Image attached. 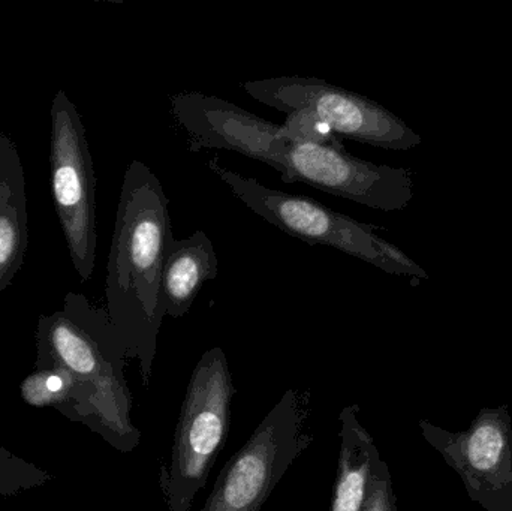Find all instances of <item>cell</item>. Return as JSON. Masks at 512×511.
<instances>
[{
	"label": "cell",
	"mask_w": 512,
	"mask_h": 511,
	"mask_svg": "<svg viewBox=\"0 0 512 511\" xmlns=\"http://www.w3.org/2000/svg\"><path fill=\"white\" fill-rule=\"evenodd\" d=\"M246 93L288 117H304L337 137L387 150H411L421 137L378 102L319 78L277 77L248 81Z\"/></svg>",
	"instance_id": "6"
},
{
	"label": "cell",
	"mask_w": 512,
	"mask_h": 511,
	"mask_svg": "<svg viewBox=\"0 0 512 511\" xmlns=\"http://www.w3.org/2000/svg\"><path fill=\"white\" fill-rule=\"evenodd\" d=\"M309 395L286 390L230 459L201 511H259L286 471L309 449Z\"/></svg>",
	"instance_id": "5"
},
{
	"label": "cell",
	"mask_w": 512,
	"mask_h": 511,
	"mask_svg": "<svg viewBox=\"0 0 512 511\" xmlns=\"http://www.w3.org/2000/svg\"><path fill=\"white\" fill-rule=\"evenodd\" d=\"M209 168L242 203L283 233L309 245L339 249L391 275L429 279L411 257L379 237L370 225L334 212L312 198L267 188L258 180L221 167L216 158L209 162Z\"/></svg>",
	"instance_id": "4"
},
{
	"label": "cell",
	"mask_w": 512,
	"mask_h": 511,
	"mask_svg": "<svg viewBox=\"0 0 512 511\" xmlns=\"http://www.w3.org/2000/svg\"><path fill=\"white\" fill-rule=\"evenodd\" d=\"M27 242L26 177L14 140L0 132V296L23 267Z\"/></svg>",
	"instance_id": "11"
},
{
	"label": "cell",
	"mask_w": 512,
	"mask_h": 511,
	"mask_svg": "<svg viewBox=\"0 0 512 511\" xmlns=\"http://www.w3.org/2000/svg\"><path fill=\"white\" fill-rule=\"evenodd\" d=\"M35 341V366H60L74 381V423L117 452L137 449L141 434L132 423L125 377L128 350L107 309L92 305L83 294L68 293L62 309L39 317Z\"/></svg>",
	"instance_id": "2"
},
{
	"label": "cell",
	"mask_w": 512,
	"mask_h": 511,
	"mask_svg": "<svg viewBox=\"0 0 512 511\" xmlns=\"http://www.w3.org/2000/svg\"><path fill=\"white\" fill-rule=\"evenodd\" d=\"M20 395L27 405L53 408L66 419L75 422L77 399L71 375L56 365L35 366L32 374L24 378Z\"/></svg>",
	"instance_id": "14"
},
{
	"label": "cell",
	"mask_w": 512,
	"mask_h": 511,
	"mask_svg": "<svg viewBox=\"0 0 512 511\" xmlns=\"http://www.w3.org/2000/svg\"><path fill=\"white\" fill-rule=\"evenodd\" d=\"M168 204L158 176L143 162L132 161L120 191L105 297L129 359L140 362L146 387L165 317L162 273L165 251L174 239Z\"/></svg>",
	"instance_id": "1"
},
{
	"label": "cell",
	"mask_w": 512,
	"mask_h": 511,
	"mask_svg": "<svg viewBox=\"0 0 512 511\" xmlns=\"http://www.w3.org/2000/svg\"><path fill=\"white\" fill-rule=\"evenodd\" d=\"M53 480L48 471L0 447V498L17 497Z\"/></svg>",
	"instance_id": "15"
},
{
	"label": "cell",
	"mask_w": 512,
	"mask_h": 511,
	"mask_svg": "<svg viewBox=\"0 0 512 511\" xmlns=\"http://www.w3.org/2000/svg\"><path fill=\"white\" fill-rule=\"evenodd\" d=\"M171 114L188 135V149L233 150L273 167L291 141L288 125H276L239 105L200 92L171 96Z\"/></svg>",
	"instance_id": "10"
},
{
	"label": "cell",
	"mask_w": 512,
	"mask_h": 511,
	"mask_svg": "<svg viewBox=\"0 0 512 511\" xmlns=\"http://www.w3.org/2000/svg\"><path fill=\"white\" fill-rule=\"evenodd\" d=\"M234 395L224 350L206 351L192 371L170 459L159 474L170 511H191L198 492L207 485L230 432Z\"/></svg>",
	"instance_id": "3"
},
{
	"label": "cell",
	"mask_w": 512,
	"mask_h": 511,
	"mask_svg": "<svg viewBox=\"0 0 512 511\" xmlns=\"http://www.w3.org/2000/svg\"><path fill=\"white\" fill-rule=\"evenodd\" d=\"M358 414L360 407L352 404L343 408L339 416V468L330 511H363L373 467L381 458Z\"/></svg>",
	"instance_id": "13"
},
{
	"label": "cell",
	"mask_w": 512,
	"mask_h": 511,
	"mask_svg": "<svg viewBox=\"0 0 512 511\" xmlns=\"http://www.w3.org/2000/svg\"><path fill=\"white\" fill-rule=\"evenodd\" d=\"M273 168L283 183H304L382 212L405 209L414 198L411 171L357 158L334 134L292 135Z\"/></svg>",
	"instance_id": "7"
},
{
	"label": "cell",
	"mask_w": 512,
	"mask_h": 511,
	"mask_svg": "<svg viewBox=\"0 0 512 511\" xmlns=\"http://www.w3.org/2000/svg\"><path fill=\"white\" fill-rule=\"evenodd\" d=\"M363 511H397L393 479H391L388 465L381 458L375 462V467H373Z\"/></svg>",
	"instance_id": "16"
},
{
	"label": "cell",
	"mask_w": 512,
	"mask_h": 511,
	"mask_svg": "<svg viewBox=\"0 0 512 511\" xmlns=\"http://www.w3.org/2000/svg\"><path fill=\"white\" fill-rule=\"evenodd\" d=\"M421 435L453 468L469 498L487 511H512V420L508 405L483 408L465 431L420 420Z\"/></svg>",
	"instance_id": "9"
},
{
	"label": "cell",
	"mask_w": 512,
	"mask_h": 511,
	"mask_svg": "<svg viewBox=\"0 0 512 511\" xmlns=\"http://www.w3.org/2000/svg\"><path fill=\"white\" fill-rule=\"evenodd\" d=\"M50 174L54 209L81 282L90 281L96 261V177L86 128L63 90L51 104Z\"/></svg>",
	"instance_id": "8"
},
{
	"label": "cell",
	"mask_w": 512,
	"mask_h": 511,
	"mask_svg": "<svg viewBox=\"0 0 512 511\" xmlns=\"http://www.w3.org/2000/svg\"><path fill=\"white\" fill-rule=\"evenodd\" d=\"M218 267L212 240L204 231H197L188 239L171 240L162 273L165 315L185 317L203 285L218 276Z\"/></svg>",
	"instance_id": "12"
}]
</instances>
